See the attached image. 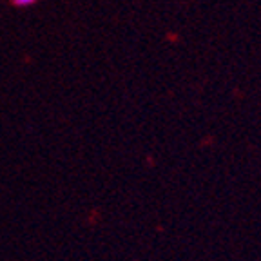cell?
Instances as JSON below:
<instances>
[{"instance_id": "6da1fadb", "label": "cell", "mask_w": 261, "mask_h": 261, "mask_svg": "<svg viewBox=\"0 0 261 261\" xmlns=\"http://www.w3.org/2000/svg\"><path fill=\"white\" fill-rule=\"evenodd\" d=\"M13 4L18 6V8H28V6H33L37 0H11Z\"/></svg>"}]
</instances>
